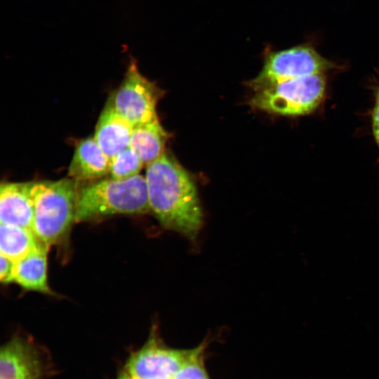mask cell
Returning <instances> with one entry per match:
<instances>
[{
  "label": "cell",
  "instance_id": "9a60e30c",
  "mask_svg": "<svg viewBox=\"0 0 379 379\" xmlns=\"http://www.w3.org/2000/svg\"><path fill=\"white\" fill-rule=\"evenodd\" d=\"M144 164L138 154L129 146L110 161L109 175L115 180H126L138 175Z\"/></svg>",
  "mask_w": 379,
  "mask_h": 379
},
{
  "label": "cell",
  "instance_id": "8fae6325",
  "mask_svg": "<svg viewBox=\"0 0 379 379\" xmlns=\"http://www.w3.org/2000/svg\"><path fill=\"white\" fill-rule=\"evenodd\" d=\"M43 243L21 260L14 262L11 283L28 291L54 295L48 283V253Z\"/></svg>",
  "mask_w": 379,
  "mask_h": 379
},
{
  "label": "cell",
  "instance_id": "30bf717a",
  "mask_svg": "<svg viewBox=\"0 0 379 379\" xmlns=\"http://www.w3.org/2000/svg\"><path fill=\"white\" fill-rule=\"evenodd\" d=\"M110 159L93 136L77 141L68 168V177L78 182L94 180L109 175Z\"/></svg>",
  "mask_w": 379,
  "mask_h": 379
},
{
  "label": "cell",
  "instance_id": "2e32d148",
  "mask_svg": "<svg viewBox=\"0 0 379 379\" xmlns=\"http://www.w3.org/2000/svg\"><path fill=\"white\" fill-rule=\"evenodd\" d=\"M204 344L194 348L190 358L171 379H209L203 364Z\"/></svg>",
  "mask_w": 379,
  "mask_h": 379
},
{
  "label": "cell",
  "instance_id": "5bb4252c",
  "mask_svg": "<svg viewBox=\"0 0 379 379\" xmlns=\"http://www.w3.org/2000/svg\"><path fill=\"white\" fill-rule=\"evenodd\" d=\"M0 225V253L13 262L27 256L41 243L30 229Z\"/></svg>",
  "mask_w": 379,
  "mask_h": 379
},
{
  "label": "cell",
  "instance_id": "7a4b0ae2",
  "mask_svg": "<svg viewBox=\"0 0 379 379\" xmlns=\"http://www.w3.org/2000/svg\"><path fill=\"white\" fill-rule=\"evenodd\" d=\"M150 212L145 177L126 180L112 178L79 182L76 222H86L119 215Z\"/></svg>",
  "mask_w": 379,
  "mask_h": 379
},
{
  "label": "cell",
  "instance_id": "7c38bea8",
  "mask_svg": "<svg viewBox=\"0 0 379 379\" xmlns=\"http://www.w3.org/2000/svg\"><path fill=\"white\" fill-rule=\"evenodd\" d=\"M132 130L133 126L106 104L97 121L93 137L111 161L130 146Z\"/></svg>",
  "mask_w": 379,
  "mask_h": 379
},
{
  "label": "cell",
  "instance_id": "3957f363",
  "mask_svg": "<svg viewBox=\"0 0 379 379\" xmlns=\"http://www.w3.org/2000/svg\"><path fill=\"white\" fill-rule=\"evenodd\" d=\"M78 186L70 178L32 182V231L49 248L65 241L76 222Z\"/></svg>",
  "mask_w": 379,
  "mask_h": 379
},
{
  "label": "cell",
  "instance_id": "5b68a950",
  "mask_svg": "<svg viewBox=\"0 0 379 379\" xmlns=\"http://www.w3.org/2000/svg\"><path fill=\"white\" fill-rule=\"evenodd\" d=\"M164 93L140 73L136 60L131 57L124 79L106 104L135 126L159 119L157 106Z\"/></svg>",
  "mask_w": 379,
  "mask_h": 379
},
{
  "label": "cell",
  "instance_id": "ac0fdd59",
  "mask_svg": "<svg viewBox=\"0 0 379 379\" xmlns=\"http://www.w3.org/2000/svg\"><path fill=\"white\" fill-rule=\"evenodd\" d=\"M372 128L375 141L379 147V104L376 103L372 113Z\"/></svg>",
  "mask_w": 379,
  "mask_h": 379
},
{
  "label": "cell",
  "instance_id": "6da1fadb",
  "mask_svg": "<svg viewBox=\"0 0 379 379\" xmlns=\"http://www.w3.org/2000/svg\"><path fill=\"white\" fill-rule=\"evenodd\" d=\"M150 212L160 225L194 241L204 213L196 184L170 152L147 165L145 175Z\"/></svg>",
  "mask_w": 379,
  "mask_h": 379
},
{
  "label": "cell",
  "instance_id": "e0dca14e",
  "mask_svg": "<svg viewBox=\"0 0 379 379\" xmlns=\"http://www.w3.org/2000/svg\"><path fill=\"white\" fill-rule=\"evenodd\" d=\"M14 262L6 256H0V281L2 284L11 283V274Z\"/></svg>",
  "mask_w": 379,
  "mask_h": 379
},
{
  "label": "cell",
  "instance_id": "9c48e42d",
  "mask_svg": "<svg viewBox=\"0 0 379 379\" xmlns=\"http://www.w3.org/2000/svg\"><path fill=\"white\" fill-rule=\"evenodd\" d=\"M39 364L34 347L15 337L0 352V379H39Z\"/></svg>",
  "mask_w": 379,
  "mask_h": 379
},
{
  "label": "cell",
  "instance_id": "4fadbf2b",
  "mask_svg": "<svg viewBox=\"0 0 379 379\" xmlns=\"http://www.w3.org/2000/svg\"><path fill=\"white\" fill-rule=\"evenodd\" d=\"M169 133L157 119L133 126L130 147L146 165L159 158L165 152Z\"/></svg>",
  "mask_w": 379,
  "mask_h": 379
},
{
  "label": "cell",
  "instance_id": "8992f818",
  "mask_svg": "<svg viewBox=\"0 0 379 379\" xmlns=\"http://www.w3.org/2000/svg\"><path fill=\"white\" fill-rule=\"evenodd\" d=\"M336 65L312 46L302 44L288 49L268 51L264 65L256 77L246 83L255 92L288 79L325 74Z\"/></svg>",
  "mask_w": 379,
  "mask_h": 379
},
{
  "label": "cell",
  "instance_id": "52a82bcc",
  "mask_svg": "<svg viewBox=\"0 0 379 379\" xmlns=\"http://www.w3.org/2000/svg\"><path fill=\"white\" fill-rule=\"evenodd\" d=\"M194 351L164 347L152 333L146 344L129 359L125 373L133 379L172 378Z\"/></svg>",
  "mask_w": 379,
  "mask_h": 379
},
{
  "label": "cell",
  "instance_id": "277c9868",
  "mask_svg": "<svg viewBox=\"0 0 379 379\" xmlns=\"http://www.w3.org/2000/svg\"><path fill=\"white\" fill-rule=\"evenodd\" d=\"M326 86L324 74L293 78L255 91L248 104L253 108L274 114L305 115L320 105Z\"/></svg>",
  "mask_w": 379,
  "mask_h": 379
},
{
  "label": "cell",
  "instance_id": "ba28073f",
  "mask_svg": "<svg viewBox=\"0 0 379 379\" xmlns=\"http://www.w3.org/2000/svg\"><path fill=\"white\" fill-rule=\"evenodd\" d=\"M32 182H4L0 187V223L32 230L34 205Z\"/></svg>",
  "mask_w": 379,
  "mask_h": 379
}]
</instances>
